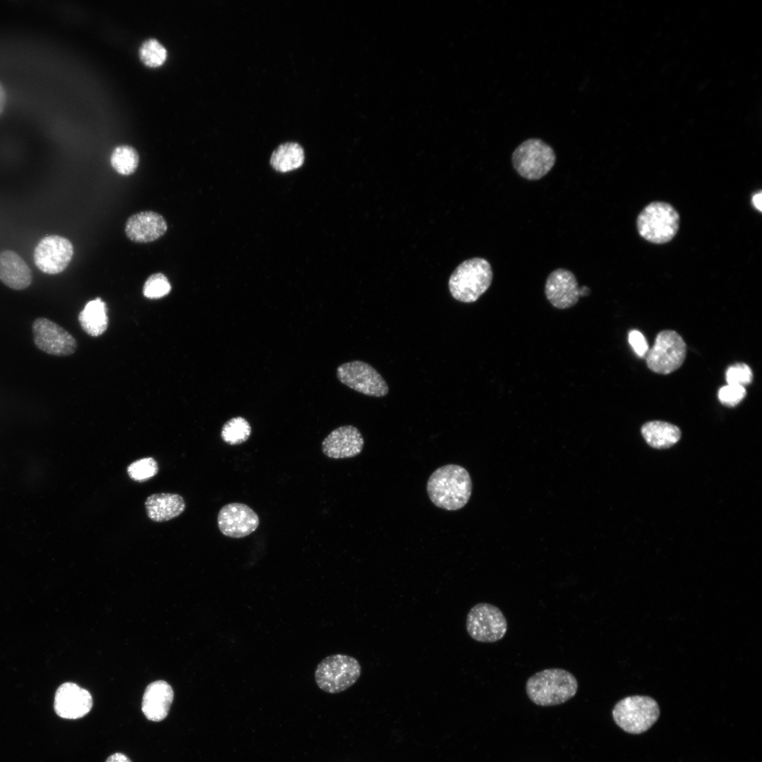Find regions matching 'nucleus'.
Wrapping results in <instances>:
<instances>
[{
  "mask_svg": "<svg viewBox=\"0 0 762 762\" xmlns=\"http://www.w3.org/2000/svg\"><path fill=\"white\" fill-rule=\"evenodd\" d=\"M578 682L570 672L560 668L545 669L531 676L526 684L529 699L541 706L562 704L575 696Z\"/></svg>",
  "mask_w": 762,
  "mask_h": 762,
  "instance_id": "nucleus-2",
  "label": "nucleus"
},
{
  "mask_svg": "<svg viewBox=\"0 0 762 762\" xmlns=\"http://www.w3.org/2000/svg\"><path fill=\"white\" fill-rule=\"evenodd\" d=\"M147 516L156 522H163L179 516L183 512L186 504L178 494L157 493L150 495L145 501Z\"/></svg>",
  "mask_w": 762,
  "mask_h": 762,
  "instance_id": "nucleus-20",
  "label": "nucleus"
},
{
  "mask_svg": "<svg viewBox=\"0 0 762 762\" xmlns=\"http://www.w3.org/2000/svg\"><path fill=\"white\" fill-rule=\"evenodd\" d=\"M628 340L634 352L640 357H644L648 351V345L645 337L636 329L629 332Z\"/></svg>",
  "mask_w": 762,
  "mask_h": 762,
  "instance_id": "nucleus-31",
  "label": "nucleus"
},
{
  "mask_svg": "<svg viewBox=\"0 0 762 762\" xmlns=\"http://www.w3.org/2000/svg\"><path fill=\"white\" fill-rule=\"evenodd\" d=\"M173 700L174 691L167 682H153L146 687L143 694L142 711L147 720L162 721L167 716Z\"/></svg>",
  "mask_w": 762,
  "mask_h": 762,
  "instance_id": "nucleus-18",
  "label": "nucleus"
},
{
  "mask_svg": "<svg viewBox=\"0 0 762 762\" xmlns=\"http://www.w3.org/2000/svg\"><path fill=\"white\" fill-rule=\"evenodd\" d=\"M167 230L164 217L152 211H144L131 216L126 223L125 232L127 237L137 243L154 241L163 236Z\"/></svg>",
  "mask_w": 762,
  "mask_h": 762,
  "instance_id": "nucleus-17",
  "label": "nucleus"
},
{
  "mask_svg": "<svg viewBox=\"0 0 762 762\" xmlns=\"http://www.w3.org/2000/svg\"><path fill=\"white\" fill-rule=\"evenodd\" d=\"M339 380L351 389L365 395L382 397L389 392V387L381 375L370 365L353 361L338 366Z\"/></svg>",
  "mask_w": 762,
  "mask_h": 762,
  "instance_id": "nucleus-10",
  "label": "nucleus"
},
{
  "mask_svg": "<svg viewBox=\"0 0 762 762\" xmlns=\"http://www.w3.org/2000/svg\"><path fill=\"white\" fill-rule=\"evenodd\" d=\"M680 217L670 204L655 201L648 204L639 214L636 227L646 241L663 244L670 241L679 228Z\"/></svg>",
  "mask_w": 762,
  "mask_h": 762,
  "instance_id": "nucleus-4",
  "label": "nucleus"
},
{
  "mask_svg": "<svg viewBox=\"0 0 762 762\" xmlns=\"http://www.w3.org/2000/svg\"><path fill=\"white\" fill-rule=\"evenodd\" d=\"M32 273L24 260L16 252L0 253V280L9 288L23 290L32 283Z\"/></svg>",
  "mask_w": 762,
  "mask_h": 762,
  "instance_id": "nucleus-19",
  "label": "nucleus"
},
{
  "mask_svg": "<svg viewBox=\"0 0 762 762\" xmlns=\"http://www.w3.org/2000/svg\"><path fill=\"white\" fill-rule=\"evenodd\" d=\"M615 722L630 734L647 731L658 720L660 708L657 701L648 696H631L619 701L612 709Z\"/></svg>",
  "mask_w": 762,
  "mask_h": 762,
  "instance_id": "nucleus-5",
  "label": "nucleus"
},
{
  "mask_svg": "<svg viewBox=\"0 0 762 762\" xmlns=\"http://www.w3.org/2000/svg\"><path fill=\"white\" fill-rule=\"evenodd\" d=\"M157 462L152 457H145L132 462L127 467L129 477L135 481L145 482L158 473Z\"/></svg>",
  "mask_w": 762,
  "mask_h": 762,
  "instance_id": "nucleus-27",
  "label": "nucleus"
},
{
  "mask_svg": "<svg viewBox=\"0 0 762 762\" xmlns=\"http://www.w3.org/2000/svg\"><path fill=\"white\" fill-rule=\"evenodd\" d=\"M260 524V519L249 506L232 502L223 506L217 516V526L225 536L241 538L253 533Z\"/></svg>",
  "mask_w": 762,
  "mask_h": 762,
  "instance_id": "nucleus-14",
  "label": "nucleus"
},
{
  "mask_svg": "<svg viewBox=\"0 0 762 762\" xmlns=\"http://www.w3.org/2000/svg\"><path fill=\"white\" fill-rule=\"evenodd\" d=\"M426 490L436 507L456 511L468 502L472 492V481L467 470L457 464H446L437 468L429 477Z\"/></svg>",
  "mask_w": 762,
  "mask_h": 762,
  "instance_id": "nucleus-1",
  "label": "nucleus"
},
{
  "mask_svg": "<svg viewBox=\"0 0 762 762\" xmlns=\"http://www.w3.org/2000/svg\"><path fill=\"white\" fill-rule=\"evenodd\" d=\"M171 286L167 277L162 273H155L145 281L143 293L148 298H160L167 296Z\"/></svg>",
  "mask_w": 762,
  "mask_h": 762,
  "instance_id": "nucleus-28",
  "label": "nucleus"
},
{
  "mask_svg": "<svg viewBox=\"0 0 762 762\" xmlns=\"http://www.w3.org/2000/svg\"><path fill=\"white\" fill-rule=\"evenodd\" d=\"M363 446L364 439L359 430L348 425L329 433L322 442V451L331 459H346L358 456Z\"/></svg>",
  "mask_w": 762,
  "mask_h": 762,
  "instance_id": "nucleus-16",
  "label": "nucleus"
},
{
  "mask_svg": "<svg viewBox=\"0 0 762 762\" xmlns=\"http://www.w3.org/2000/svg\"><path fill=\"white\" fill-rule=\"evenodd\" d=\"M490 262L482 258H473L456 267L449 279L452 297L463 303L476 301L490 287L492 280Z\"/></svg>",
  "mask_w": 762,
  "mask_h": 762,
  "instance_id": "nucleus-3",
  "label": "nucleus"
},
{
  "mask_svg": "<svg viewBox=\"0 0 762 762\" xmlns=\"http://www.w3.org/2000/svg\"><path fill=\"white\" fill-rule=\"evenodd\" d=\"M105 303L99 298L89 301L78 315L83 329L92 337L102 334L108 327Z\"/></svg>",
  "mask_w": 762,
  "mask_h": 762,
  "instance_id": "nucleus-22",
  "label": "nucleus"
},
{
  "mask_svg": "<svg viewBox=\"0 0 762 762\" xmlns=\"http://www.w3.org/2000/svg\"><path fill=\"white\" fill-rule=\"evenodd\" d=\"M587 286L579 287L575 275L569 270L558 268L548 277L545 294L548 301L556 308L567 309L574 306L580 296H587Z\"/></svg>",
  "mask_w": 762,
  "mask_h": 762,
  "instance_id": "nucleus-13",
  "label": "nucleus"
},
{
  "mask_svg": "<svg viewBox=\"0 0 762 762\" xmlns=\"http://www.w3.org/2000/svg\"><path fill=\"white\" fill-rule=\"evenodd\" d=\"M687 354V345L675 331L660 332L646 356V364L653 372L667 375L681 367Z\"/></svg>",
  "mask_w": 762,
  "mask_h": 762,
  "instance_id": "nucleus-8",
  "label": "nucleus"
},
{
  "mask_svg": "<svg viewBox=\"0 0 762 762\" xmlns=\"http://www.w3.org/2000/svg\"><path fill=\"white\" fill-rule=\"evenodd\" d=\"M641 434L648 445L656 449L670 447L676 444L681 437V431L677 426L661 421H653L643 424Z\"/></svg>",
  "mask_w": 762,
  "mask_h": 762,
  "instance_id": "nucleus-21",
  "label": "nucleus"
},
{
  "mask_svg": "<svg viewBox=\"0 0 762 762\" xmlns=\"http://www.w3.org/2000/svg\"><path fill=\"white\" fill-rule=\"evenodd\" d=\"M73 255V247L68 239L51 235L44 237L35 247L34 261L42 272L55 274L67 267Z\"/></svg>",
  "mask_w": 762,
  "mask_h": 762,
  "instance_id": "nucleus-12",
  "label": "nucleus"
},
{
  "mask_svg": "<svg viewBox=\"0 0 762 762\" xmlns=\"http://www.w3.org/2000/svg\"><path fill=\"white\" fill-rule=\"evenodd\" d=\"M139 53L142 61L150 67H158L163 64L167 55L164 47L156 39L145 41Z\"/></svg>",
  "mask_w": 762,
  "mask_h": 762,
  "instance_id": "nucleus-26",
  "label": "nucleus"
},
{
  "mask_svg": "<svg viewBox=\"0 0 762 762\" xmlns=\"http://www.w3.org/2000/svg\"><path fill=\"white\" fill-rule=\"evenodd\" d=\"M746 392L743 386L727 385L721 387L718 394L720 401L727 406H735L746 397Z\"/></svg>",
  "mask_w": 762,
  "mask_h": 762,
  "instance_id": "nucleus-30",
  "label": "nucleus"
},
{
  "mask_svg": "<svg viewBox=\"0 0 762 762\" xmlns=\"http://www.w3.org/2000/svg\"><path fill=\"white\" fill-rule=\"evenodd\" d=\"M466 631L475 641L493 643L502 639L507 630V622L502 612L495 605L480 603L468 612Z\"/></svg>",
  "mask_w": 762,
  "mask_h": 762,
  "instance_id": "nucleus-9",
  "label": "nucleus"
},
{
  "mask_svg": "<svg viewBox=\"0 0 762 762\" xmlns=\"http://www.w3.org/2000/svg\"><path fill=\"white\" fill-rule=\"evenodd\" d=\"M105 762H131V761L125 754L116 752L109 756Z\"/></svg>",
  "mask_w": 762,
  "mask_h": 762,
  "instance_id": "nucleus-32",
  "label": "nucleus"
},
{
  "mask_svg": "<svg viewBox=\"0 0 762 762\" xmlns=\"http://www.w3.org/2000/svg\"><path fill=\"white\" fill-rule=\"evenodd\" d=\"M361 674V666L355 658L334 654L320 662L315 671V679L322 691L337 694L355 684Z\"/></svg>",
  "mask_w": 762,
  "mask_h": 762,
  "instance_id": "nucleus-6",
  "label": "nucleus"
},
{
  "mask_svg": "<svg viewBox=\"0 0 762 762\" xmlns=\"http://www.w3.org/2000/svg\"><path fill=\"white\" fill-rule=\"evenodd\" d=\"M251 434L249 423L243 417H234L222 426L221 438L229 445H238L245 442Z\"/></svg>",
  "mask_w": 762,
  "mask_h": 762,
  "instance_id": "nucleus-24",
  "label": "nucleus"
},
{
  "mask_svg": "<svg viewBox=\"0 0 762 762\" xmlns=\"http://www.w3.org/2000/svg\"><path fill=\"white\" fill-rule=\"evenodd\" d=\"M32 332L37 348L47 354L66 356L77 349V341L71 334L47 318H37L32 322Z\"/></svg>",
  "mask_w": 762,
  "mask_h": 762,
  "instance_id": "nucleus-11",
  "label": "nucleus"
},
{
  "mask_svg": "<svg viewBox=\"0 0 762 762\" xmlns=\"http://www.w3.org/2000/svg\"><path fill=\"white\" fill-rule=\"evenodd\" d=\"M6 102V95L2 85L0 83V114L4 109Z\"/></svg>",
  "mask_w": 762,
  "mask_h": 762,
  "instance_id": "nucleus-34",
  "label": "nucleus"
},
{
  "mask_svg": "<svg viewBox=\"0 0 762 762\" xmlns=\"http://www.w3.org/2000/svg\"><path fill=\"white\" fill-rule=\"evenodd\" d=\"M304 159V150L298 143L286 142L273 151L270 164L277 171L285 173L299 168L303 164Z\"/></svg>",
  "mask_w": 762,
  "mask_h": 762,
  "instance_id": "nucleus-23",
  "label": "nucleus"
},
{
  "mask_svg": "<svg viewBox=\"0 0 762 762\" xmlns=\"http://www.w3.org/2000/svg\"><path fill=\"white\" fill-rule=\"evenodd\" d=\"M139 163V155L135 149L129 145L116 147L111 155L112 167L120 174L130 175L134 173Z\"/></svg>",
  "mask_w": 762,
  "mask_h": 762,
  "instance_id": "nucleus-25",
  "label": "nucleus"
},
{
  "mask_svg": "<svg viewBox=\"0 0 762 762\" xmlns=\"http://www.w3.org/2000/svg\"><path fill=\"white\" fill-rule=\"evenodd\" d=\"M727 385H737L744 387L751 382L753 373L746 363H739L730 366L725 373Z\"/></svg>",
  "mask_w": 762,
  "mask_h": 762,
  "instance_id": "nucleus-29",
  "label": "nucleus"
},
{
  "mask_svg": "<svg viewBox=\"0 0 762 762\" xmlns=\"http://www.w3.org/2000/svg\"><path fill=\"white\" fill-rule=\"evenodd\" d=\"M555 161L552 147L539 138L524 140L512 155V166L517 174L531 181L544 177L554 167Z\"/></svg>",
  "mask_w": 762,
  "mask_h": 762,
  "instance_id": "nucleus-7",
  "label": "nucleus"
},
{
  "mask_svg": "<svg viewBox=\"0 0 762 762\" xmlns=\"http://www.w3.org/2000/svg\"><path fill=\"white\" fill-rule=\"evenodd\" d=\"M761 198H762L761 191H759L758 193H755L752 196V198H751V202H752L753 205L754 206V207L756 209H757L760 212H761V208H762V207H761Z\"/></svg>",
  "mask_w": 762,
  "mask_h": 762,
  "instance_id": "nucleus-33",
  "label": "nucleus"
},
{
  "mask_svg": "<svg viewBox=\"0 0 762 762\" xmlns=\"http://www.w3.org/2000/svg\"><path fill=\"white\" fill-rule=\"evenodd\" d=\"M90 693L73 682L60 685L55 693L54 709L64 719L76 720L86 715L92 709Z\"/></svg>",
  "mask_w": 762,
  "mask_h": 762,
  "instance_id": "nucleus-15",
  "label": "nucleus"
}]
</instances>
